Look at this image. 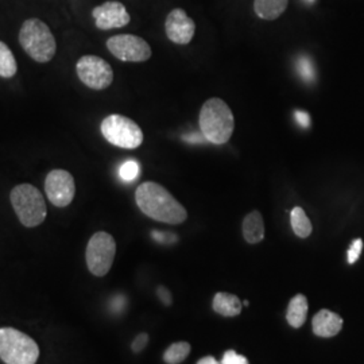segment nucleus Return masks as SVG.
<instances>
[{
	"mask_svg": "<svg viewBox=\"0 0 364 364\" xmlns=\"http://www.w3.org/2000/svg\"><path fill=\"white\" fill-rule=\"evenodd\" d=\"M135 201L142 213L153 220L176 225L188 219L186 209L156 182L141 183L135 192Z\"/></svg>",
	"mask_w": 364,
	"mask_h": 364,
	"instance_id": "1",
	"label": "nucleus"
},
{
	"mask_svg": "<svg viewBox=\"0 0 364 364\" xmlns=\"http://www.w3.org/2000/svg\"><path fill=\"white\" fill-rule=\"evenodd\" d=\"M198 124L201 134L208 142L213 144H227L234 134V114L224 100L213 97L203 105Z\"/></svg>",
	"mask_w": 364,
	"mask_h": 364,
	"instance_id": "2",
	"label": "nucleus"
},
{
	"mask_svg": "<svg viewBox=\"0 0 364 364\" xmlns=\"http://www.w3.org/2000/svg\"><path fill=\"white\" fill-rule=\"evenodd\" d=\"M19 42L28 57L41 64L49 63L55 55V38L49 26L38 18L23 22L19 31Z\"/></svg>",
	"mask_w": 364,
	"mask_h": 364,
	"instance_id": "3",
	"label": "nucleus"
},
{
	"mask_svg": "<svg viewBox=\"0 0 364 364\" xmlns=\"http://www.w3.org/2000/svg\"><path fill=\"white\" fill-rule=\"evenodd\" d=\"M10 200L21 224L27 228L38 227L46 219V203L36 186L30 183L16 185L11 191Z\"/></svg>",
	"mask_w": 364,
	"mask_h": 364,
	"instance_id": "4",
	"label": "nucleus"
},
{
	"mask_svg": "<svg viewBox=\"0 0 364 364\" xmlns=\"http://www.w3.org/2000/svg\"><path fill=\"white\" fill-rule=\"evenodd\" d=\"M38 344L14 328H0V359L6 364H36Z\"/></svg>",
	"mask_w": 364,
	"mask_h": 364,
	"instance_id": "5",
	"label": "nucleus"
},
{
	"mask_svg": "<svg viewBox=\"0 0 364 364\" xmlns=\"http://www.w3.org/2000/svg\"><path fill=\"white\" fill-rule=\"evenodd\" d=\"M100 130L107 142L120 149L134 150L144 144V132L130 117L109 115L102 122Z\"/></svg>",
	"mask_w": 364,
	"mask_h": 364,
	"instance_id": "6",
	"label": "nucleus"
},
{
	"mask_svg": "<svg viewBox=\"0 0 364 364\" xmlns=\"http://www.w3.org/2000/svg\"><path fill=\"white\" fill-rule=\"evenodd\" d=\"M117 255V243L112 235L100 231L92 235L87 251L85 260L88 270L95 277H105L112 267Z\"/></svg>",
	"mask_w": 364,
	"mask_h": 364,
	"instance_id": "7",
	"label": "nucleus"
},
{
	"mask_svg": "<svg viewBox=\"0 0 364 364\" xmlns=\"http://www.w3.org/2000/svg\"><path fill=\"white\" fill-rule=\"evenodd\" d=\"M80 81L95 91L107 90L114 81V70L111 65L100 57L84 55L76 65Z\"/></svg>",
	"mask_w": 364,
	"mask_h": 364,
	"instance_id": "8",
	"label": "nucleus"
},
{
	"mask_svg": "<svg viewBox=\"0 0 364 364\" xmlns=\"http://www.w3.org/2000/svg\"><path fill=\"white\" fill-rule=\"evenodd\" d=\"M107 48L117 60L124 63H144L151 57L150 45L141 37L122 34L107 41Z\"/></svg>",
	"mask_w": 364,
	"mask_h": 364,
	"instance_id": "9",
	"label": "nucleus"
},
{
	"mask_svg": "<svg viewBox=\"0 0 364 364\" xmlns=\"http://www.w3.org/2000/svg\"><path fill=\"white\" fill-rule=\"evenodd\" d=\"M45 192L54 207L65 208L76 195L73 176L66 170H52L45 180Z\"/></svg>",
	"mask_w": 364,
	"mask_h": 364,
	"instance_id": "10",
	"label": "nucleus"
},
{
	"mask_svg": "<svg viewBox=\"0 0 364 364\" xmlns=\"http://www.w3.org/2000/svg\"><path fill=\"white\" fill-rule=\"evenodd\" d=\"M96 27L100 30L122 28L130 23L131 16L120 1H105L92 11Z\"/></svg>",
	"mask_w": 364,
	"mask_h": 364,
	"instance_id": "11",
	"label": "nucleus"
},
{
	"mask_svg": "<svg viewBox=\"0 0 364 364\" xmlns=\"http://www.w3.org/2000/svg\"><path fill=\"white\" fill-rule=\"evenodd\" d=\"M165 31L171 42L188 45L195 36L196 23L182 9H174L166 18Z\"/></svg>",
	"mask_w": 364,
	"mask_h": 364,
	"instance_id": "12",
	"label": "nucleus"
},
{
	"mask_svg": "<svg viewBox=\"0 0 364 364\" xmlns=\"http://www.w3.org/2000/svg\"><path fill=\"white\" fill-rule=\"evenodd\" d=\"M313 332L320 338L336 336L343 328V318L328 309H323L313 317Z\"/></svg>",
	"mask_w": 364,
	"mask_h": 364,
	"instance_id": "13",
	"label": "nucleus"
},
{
	"mask_svg": "<svg viewBox=\"0 0 364 364\" xmlns=\"http://www.w3.org/2000/svg\"><path fill=\"white\" fill-rule=\"evenodd\" d=\"M243 236L250 245H257L264 239V223L258 210L250 212L242 225Z\"/></svg>",
	"mask_w": 364,
	"mask_h": 364,
	"instance_id": "14",
	"label": "nucleus"
},
{
	"mask_svg": "<svg viewBox=\"0 0 364 364\" xmlns=\"http://www.w3.org/2000/svg\"><path fill=\"white\" fill-rule=\"evenodd\" d=\"M289 0H254V11L264 21H275L287 11Z\"/></svg>",
	"mask_w": 364,
	"mask_h": 364,
	"instance_id": "15",
	"label": "nucleus"
},
{
	"mask_svg": "<svg viewBox=\"0 0 364 364\" xmlns=\"http://www.w3.org/2000/svg\"><path fill=\"white\" fill-rule=\"evenodd\" d=\"M308 316V299L304 294H297L290 299L287 306V323L293 328H301L306 321Z\"/></svg>",
	"mask_w": 364,
	"mask_h": 364,
	"instance_id": "16",
	"label": "nucleus"
},
{
	"mask_svg": "<svg viewBox=\"0 0 364 364\" xmlns=\"http://www.w3.org/2000/svg\"><path fill=\"white\" fill-rule=\"evenodd\" d=\"M213 311L224 317H235L242 312V302L234 294L218 293L213 299Z\"/></svg>",
	"mask_w": 364,
	"mask_h": 364,
	"instance_id": "17",
	"label": "nucleus"
},
{
	"mask_svg": "<svg viewBox=\"0 0 364 364\" xmlns=\"http://www.w3.org/2000/svg\"><path fill=\"white\" fill-rule=\"evenodd\" d=\"M290 220H291V228L294 234L301 239L309 237L313 231V225L309 218L306 216L305 210L301 207H296L290 212Z\"/></svg>",
	"mask_w": 364,
	"mask_h": 364,
	"instance_id": "18",
	"label": "nucleus"
},
{
	"mask_svg": "<svg viewBox=\"0 0 364 364\" xmlns=\"http://www.w3.org/2000/svg\"><path fill=\"white\" fill-rule=\"evenodd\" d=\"M18 65L10 48L0 41V77L11 78L16 75Z\"/></svg>",
	"mask_w": 364,
	"mask_h": 364,
	"instance_id": "19",
	"label": "nucleus"
},
{
	"mask_svg": "<svg viewBox=\"0 0 364 364\" xmlns=\"http://www.w3.org/2000/svg\"><path fill=\"white\" fill-rule=\"evenodd\" d=\"M191 353V344L186 341L173 343L164 353V360L168 364H180Z\"/></svg>",
	"mask_w": 364,
	"mask_h": 364,
	"instance_id": "20",
	"label": "nucleus"
},
{
	"mask_svg": "<svg viewBox=\"0 0 364 364\" xmlns=\"http://www.w3.org/2000/svg\"><path fill=\"white\" fill-rule=\"evenodd\" d=\"M139 174H141V166H139V164H138L136 161H134V159H129V161H126V162H123V164L120 165L119 177H120L122 181H135Z\"/></svg>",
	"mask_w": 364,
	"mask_h": 364,
	"instance_id": "21",
	"label": "nucleus"
},
{
	"mask_svg": "<svg viewBox=\"0 0 364 364\" xmlns=\"http://www.w3.org/2000/svg\"><path fill=\"white\" fill-rule=\"evenodd\" d=\"M362 250H363V240L362 239H355L352 242L351 247L347 252V259L350 264H353L356 260L360 258V254H362Z\"/></svg>",
	"mask_w": 364,
	"mask_h": 364,
	"instance_id": "22",
	"label": "nucleus"
},
{
	"mask_svg": "<svg viewBox=\"0 0 364 364\" xmlns=\"http://www.w3.org/2000/svg\"><path fill=\"white\" fill-rule=\"evenodd\" d=\"M299 70L301 76L306 81H312L314 78V68L308 58H302L299 63Z\"/></svg>",
	"mask_w": 364,
	"mask_h": 364,
	"instance_id": "23",
	"label": "nucleus"
},
{
	"mask_svg": "<svg viewBox=\"0 0 364 364\" xmlns=\"http://www.w3.org/2000/svg\"><path fill=\"white\" fill-rule=\"evenodd\" d=\"M221 364H248V360L245 356H242V355H239V353H236V352L231 350V351H227L224 353Z\"/></svg>",
	"mask_w": 364,
	"mask_h": 364,
	"instance_id": "24",
	"label": "nucleus"
},
{
	"mask_svg": "<svg viewBox=\"0 0 364 364\" xmlns=\"http://www.w3.org/2000/svg\"><path fill=\"white\" fill-rule=\"evenodd\" d=\"M147 343H149V335L147 333H139L135 338V340L132 341L131 348H132V351L135 352V353H138V352L144 351V347L147 346Z\"/></svg>",
	"mask_w": 364,
	"mask_h": 364,
	"instance_id": "25",
	"label": "nucleus"
},
{
	"mask_svg": "<svg viewBox=\"0 0 364 364\" xmlns=\"http://www.w3.org/2000/svg\"><path fill=\"white\" fill-rule=\"evenodd\" d=\"M151 236L156 239L158 243H165V245H169V243H174L177 240V237L173 234H166V232H158L154 231Z\"/></svg>",
	"mask_w": 364,
	"mask_h": 364,
	"instance_id": "26",
	"label": "nucleus"
},
{
	"mask_svg": "<svg viewBox=\"0 0 364 364\" xmlns=\"http://www.w3.org/2000/svg\"><path fill=\"white\" fill-rule=\"evenodd\" d=\"M156 293H158V297H159V299H161L165 305H170V304H171V294H170V291L166 289V287H158Z\"/></svg>",
	"mask_w": 364,
	"mask_h": 364,
	"instance_id": "27",
	"label": "nucleus"
},
{
	"mask_svg": "<svg viewBox=\"0 0 364 364\" xmlns=\"http://www.w3.org/2000/svg\"><path fill=\"white\" fill-rule=\"evenodd\" d=\"M294 117H296V120L299 122V126H302V127H309V124H311V117H309V115H308L306 112L297 111V112L294 114Z\"/></svg>",
	"mask_w": 364,
	"mask_h": 364,
	"instance_id": "28",
	"label": "nucleus"
},
{
	"mask_svg": "<svg viewBox=\"0 0 364 364\" xmlns=\"http://www.w3.org/2000/svg\"><path fill=\"white\" fill-rule=\"evenodd\" d=\"M197 364H221L213 358V356H205V358H203V359H200Z\"/></svg>",
	"mask_w": 364,
	"mask_h": 364,
	"instance_id": "29",
	"label": "nucleus"
}]
</instances>
